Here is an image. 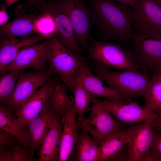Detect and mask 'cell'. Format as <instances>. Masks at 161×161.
Instances as JSON below:
<instances>
[{
    "label": "cell",
    "instance_id": "cell-27",
    "mask_svg": "<svg viewBox=\"0 0 161 161\" xmlns=\"http://www.w3.org/2000/svg\"><path fill=\"white\" fill-rule=\"evenodd\" d=\"M21 70L13 69L0 74V104L5 106L14 89Z\"/></svg>",
    "mask_w": 161,
    "mask_h": 161
},
{
    "label": "cell",
    "instance_id": "cell-32",
    "mask_svg": "<svg viewBox=\"0 0 161 161\" xmlns=\"http://www.w3.org/2000/svg\"><path fill=\"white\" fill-rule=\"evenodd\" d=\"M7 8L2 6L0 10V26L4 25L7 23L9 20V16L7 12Z\"/></svg>",
    "mask_w": 161,
    "mask_h": 161
},
{
    "label": "cell",
    "instance_id": "cell-14",
    "mask_svg": "<svg viewBox=\"0 0 161 161\" xmlns=\"http://www.w3.org/2000/svg\"><path fill=\"white\" fill-rule=\"evenodd\" d=\"M49 43V39L22 50L7 66L6 72L13 69L23 70L26 68L41 72L47 71V54Z\"/></svg>",
    "mask_w": 161,
    "mask_h": 161
},
{
    "label": "cell",
    "instance_id": "cell-22",
    "mask_svg": "<svg viewBox=\"0 0 161 161\" xmlns=\"http://www.w3.org/2000/svg\"><path fill=\"white\" fill-rule=\"evenodd\" d=\"M66 87L64 83L57 80L51 89L47 101L55 114L61 117L63 122L66 110L74 103V97L68 95Z\"/></svg>",
    "mask_w": 161,
    "mask_h": 161
},
{
    "label": "cell",
    "instance_id": "cell-4",
    "mask_svg": "<svg viewBox=\"0 0 161 161\" xmlns=\"http://www.w3.org/2000/svg\"><path fill=\"white\" fill-rule=\"evenodd\" d=\"M87 50L86 59L108 68L140 71L130 50L126 49L121 45L105 41L96 40L92 37Z\"/></svg>",
    "mask_w": 161,
    "mask_h": 161
},
{
    "label": "cell",
    "instance_id": "cell-25",
    "mask_svg": "<svg viewBox=\"0 0 161 161\" xmlns=\"http://www.w3.org/2000/svg\"><path fill=\"white\" fill-rule=\"evenodd\" d=\"M144 107L157 115L161 114V78L154 74L144 98Z\"/></svg>",
    "mask_w": 161,
    "mask_h": 161
},
{
    "label": "cell",
    "instance_id": "cell-17",
    "mask_svg": "<svg viewBox=\"0 0 161 161\" xmlns=\"http://www.w3.org/2000/svg\"><path fill=\"white\" fill-rule=\"evenodd\" d=\"M135 125L114 133L106 138L99 147V161H128L127 146Z\"/></svg>",
    "mask_w": 161,
    "mask_h": 161
},
{
    "label": "cell",
    "instance_id": "cell-29",
    "mask_svg": "<svg viewBox=\"0 0 161 161\" xmlns=\"http://www.w3.org/2000/svg\"><path fill=\"white\" fill-rule=\"evenodd\" d=\"M20 143L17 137L8 132L0 129V147L5 146L12 147Z\"/></svg>",
    "mask_w": 161,
    "mask_h": 161
},
{
    "label": "cell",
    "instance_id": "cell-11",
    "mask_svg": "<svg viewBox=\"0 0 161 161\" xmlns=\"http://www.w3.org/2000/svg\"><path fill=\"white\" fill-rule=\"evenodd\" d=\"M129 100L113 101L106 99L100 103L122 125L144 122L148 119H155L158 115L147 108Z\"/></svg>",
    "mask_w": 161,
    "mask_h": 161
},
{
    "label": "cell",
    "instance_id": "cell-2",
    "mask_svg": "<svg viewBox=\"0 0 161 161\" xmlns=\"http://www.w3.org/2000/svg\"><path fill=\"white\" fill-rule=\"evenodd\" d=\"M90 69L109 87L126 98H145L151 83L152 76L139 71L125 70L121 72L110 71L108 68L97 63Z\"/></svg>",
    "mask_w": 161,
    "mask_h": 161
},
{
    "label": "cell",
    "instance_id": "cell-10",
    "mask_svg": "<svg viewBox=\"0 0 161 161\" xmlns=\"http://www.w3.org/2000/svg\"><path fill=\"white\" fill-rule=\"evenodd\" d=\"M35 6L36 12L48 15L52 19L60 41L78 58L85 60L81 55L82 49L76 39L72 24L69 17L56 9L51 1H45Z\"/></svg>",
    "mask_w": 161,
    "mask_h": 161
},
{
    "label": "cell",
    "instance_id": "cell-35",
    "mask_svg": "<svg viewBox=\"0 0 161 161\" xmlns=\"http://www.w3.org/2000/svg\"><path fill=\"white\" fill-rule=\"evenodd\" d=\"M19 0H4L3 4L1 6L7 9ZM27 1H29L30 0H26Z\"/></svg>",
    "mask_w": 161,
    "mask_h": 161
},
{
    "label": "cell",
    "instance_id": "cell-9",
    "mask_svg": "<svg viewBox=\"0 0 161 161\" xmlns=\"http://www.w3.org/2000/svg\"><path fill=\"white\" fill-rule=\"evenodd\" d=\"M133 32L161 36V7L153 0H138L132 8Z\"/></svg>",
    "mask_w": 161,
    "mask_h": 161
},
{
    "label": "cell",
    "instance_id": "cell-26",
    "mask_svg": "<svg viewBox=\"0 0 161 161\" xmlns=\"http://www.w3.org/2000/svg\"><path fill=\"white\" fill-rule=\"evenodd\" d=\"M74 105L78 114V120H81L89 104L96 98L91 95L77 80L74 79Z\"/></svg>",
    "mask_w": 161,
    "mask_h": 161
},
{
    "label": "cell",
    "instance_id": "cell-30",
    "mask_svg": "<svg viewBox=\"0 0 161 161\" xmlns=\"http://www.w3.org/2000/svg\"><path fill=\"white\" fill-rule=\"evenodd\" d=\"M150 149L157 161H161V133L154 131V137Z\"/></svg>",
    "mask_w": 161,
    "mask_h": 161
},
{
    "label": "cell",
    "instance_id": "cell-16",
    "mask_svg": "<svg viewBox=\"0 0 161 161\" xmlns=\"http://www.w3.org/2000/svg\"><path fill=\"white\" fill-rule=\"evenodd\" d=\"M56 80L50 78L17 109L14 115L24 128L40 114L47 102L51 89Z\"/></svg>",
    "mask_w": 161,
    "mask_h": 161
},
{
    "label": "cell",
    "instance_id": "cell-19",
    "mask_svg": "<svg viewBox=\"0 0 161 161\" xmlns=\"http://www.w3.org/2000/svg\"><path fill=\"white\" fill-rule=\"evenodd\" d=\"M64 126L62 118L54 114L37 154L39 161H58Z\"/></svg>",
    "mask_w": 161,
    "mask_h": 161
},
{
    "label": "cell",
    "instance_id": "cell-36",
    "mask_svg": "<svg viewBox=\"0 0 161 161\" xmlns=\"http://www.w3.org/2000/svg\"><path fill=\"white\" fill-rule=\"evenodd\" d=\"M153 127L158 129L161 128V114L158 115L157 118L154 120Z\"/></svg>",
    "mask_w": 161,
    "mask_h": 161
},
{
    "label": "cell",
    "instance_id": "cell-31",
    "mask_svg": "<svg viewBox=\"0 0 161 161\" xmlns=\"http://www.w3.org/2000/svg\"><path fill=\"white\" fill-rule=\"evenodd\" d=\"M0 161H13L12 147L5 146L0 147Z\"/></svg>",
    "mask_w": 161,
    "mask_h": 161
},
{
    "label": "cell",
    "instance_id": "cell-8",
    "mask_svg": "<svg viewBox=\"0 0 161 161\" xmlns=\"http://www.w3.org/2000/svg\"><path fill=\"white\" fill-rule=\"evenodd\" d=\"M52 74L48 70L45 72H25L22 70L5 105L8 111L14 114L35 91L50 78Z\"/></svg>",
    "mask_w": 161,
    "mask_h": 161
},
{
    "label": "cell",
    "instance_id": "cell-15",
    "mask_svg": "<svg viewBox=\"0 0 161 161\" xmlns=\"http://www.w3.org/2000/svg\"><path fill=\"white\" fill-rule=\"evenodd\" d=\"M55 34H44L21 38L0 37V74L22 50L37 43L51 38Z\"/></svg>",
    "mask_w": 161,
    "mask_h": 161
},
{
    "label": "cell",
    "instance_id": "cell-37",
    "mask_svg": "<svg viewBox=\"0 0 161 161\" xmlns=\"http://www.w3.org/2000/svg\"><path fill=\"white\" fill-rule=\"evenodd\" d=\"M154 74L161 78V66Z\"/></svg>",
    "mask_w": 161,
    "mask_h": 161
},
{
    "label": "cell",
    "instance_id": "cell-20",
    "mask_svg": "<svg viewBox=\"0 0 161 161\" xmlns=\"http://www.w3.org/2000/svg\"><path fill=\"white\" fill-rule=\"evenodd\" d=\"M54 114L47 102L40 114L25 127L30 149L33 153L41 147Z\"/></svg>",
    "mask_w": 161,
    "mask_h": 161
},
{
    "label": "cell",
    "instance_id": "cell-33",
    "mask_svg": "<svg viewBox=\"0 0 161 161\" xmlns=\"http://www.w3.org/2000/svg\"><path fill=\"white\" fill-rule=\"evenodd\" d=\"M45 1L47 0H30L25 2L22 6L26 8H32L37 4Z\"/></svg>",
    "mask_w": 161,
    "mask_h": 161
},
{
    "label": "cell",
    "instance_id": "cell-12",
    "mask_svg": "<svg viewBox=\"0 0 161 161\" xmlns=\"http://www.w3.org/2000/svg\"><path fill=\"white\" fill-rule=\"evenodd\" d=\"M22 6H19L15 11L16 16L10 22L0 26V37H25L33 34H45L41 26L45 15L36 16L35 14L25 13Z\"/></svg>",
    "mask_w": 161,
    "mask_h": 161
},
{
    "label": "cell",
    "instance_id": "cell-6",
    "mask_svg": "<svg viewBox=\"0 0 161 161\" xmlns=\"http://www.w3.org/2000/svg\"><path fill=\"white\" fill-rule=\"evenodd\" d=\"M91 112L87 117L78 120V129L90 134L99 146L110 135L124 129L123 125L102 106L100 100L92 103Z\"/></svg>",
    "mask_w": 161,
    "mask_h": 161
},
{
    "label": "cell",
    "instance_id": "cell-13",
    "mask_svg": "<svg viewBox=\"0 0 161 161\" xmlns=\"http://www.w3.org/2000/svg\"><path fill=\"white\" fill-rule=\"evenodd\" d=\"M154 120L148 119L135 125L127 145L128 161H142L145 155L150 150L154 137Z\"/></svg>",
    "mask_w": 161,
    "mask_h": 161
},
{
    "label": "cell",
    "instance_id": "cell-1",
    "mask_svg": "<svg viewBox=\"0 0 161 161\" xmlns=\"http://www.w3.org/2000/svg\"><path fill=\"white\" fill-rule=\"evenodd\" d=\"M99 40H114L127 47L132 43V9L114 0H86Z\"/></svg>",
    "mask_w": 161,
    "mask_h": 161
},
{
    "label": "cell",
    "instance_id": "cell-3",
    "mask_svg": "<svg viewBox=\"0 0 161 161\" xmlns=\"http://www.w3.org/2000/svg\"><path fill=\"white\" fill-rule=\"evenodd\" d=\"M47 60L48 70L58 74L66 87L72 92L74 79L86 60L78 58L59 40L56 34L49 39Z\"/></svg>",
    "mask_w": 161,
    "mask_h": 161
},
{
    "label": "cell",
    "instance_id": "cell-18",
    "mask_svg": "<svg viewBox=\"0 0 161 161\" xmlns=\"http://www.w3.org/2000/svg\"><path fill=\"white\" fill-rule=\"evenodd\" d=\"M75 79L79 81L84 88L95 97H104L113 101L130 99L110 87L105 86L101 80L92 73L86 62L80 68Z\"/></svg>",
    "mask_w": 161,
    "mask_h": 161
},
{
    "label": "cell",
    "instance_id": "cell-5",
    "mask_svg": "<svg viewBox=\"0 0 161 161\" xmlns=\"http://www.w3.org/2000/svg\"><path fill=\"white\" fill-rule=\"evenodd\" d=\"M58 10L66 15L72 24L76 39L82 49H87L92 37V10L86 0H53Z\"/></svg>",
    "mask_w": 161,
    "mask_h": 161
},
{
    "label": "cell",
    "instance_id": "cell-23",
    "mask_svg": "<svg viewBox=\"0 0 161 161\" xmlns=\"http://www.w3.org/2000/svg\"><path fill=\"white\" fill-rule=\"evenodd\" d=\"M99 147L97 142L87 132L81 131L74 148L75 160L99 161Z\"/></svg>",
    "mask_w": 161,
    "mask_h": 161
},
{
    "label": "cell",
    "instance_id": "cell-34",
    "mask_svg": "<svg viewBox=\"0 0 161 161\" xmlns=\"http://www.w3.org/2000/svg\"><path fill=\"white\" fill-rule=\"evenodd\" d=\"M119 2L127 4L131 7L132 8L134 7L137 5L138 0H114Z\"/></svg>",
    "mask_w": 161,
    "mask_h": 161
},
{
    "label": "cell",
    "instance_id": "cell-28",
    "mask_svg": "<svg viewBox=\"0 0 161 161\" xmlns=\"http://www.w3.org/2000/svg\"><path fill=\"white\" fill-rule=\"evenodd\" d=\"M13 161H33L35 159L32 151L21 144L12 147Z\"/></svg>",
    "mask_w": 161,
    "mask_h": 161
},
{
    "label": "cell",
    "instance_id": "cell-38",
    "mask_svg": "<svg viewBox=\"0 0 161 161\" xmlns=\"http://www.w3.org/2000/svg\"><path fill=\"white\" fill-rule=\"evenodd\" d=\"M154 1L161 7V0H153Z\"/></svg>",
    "mask_w": 161,
    "mask_h": 161
},
{
    "label": "cell",
    "instance_id": "cell-7",
    "mask_svg": "<svg viewBox=\"0 0 161 161\" xmlns=\"http://www.w3.org/2000/svg\"><path fill=\"white\" fill-rule=\"evenodd\" d=\"M133 59L142 72L151 76L161 66V36H151L133 32Z\"/></svg>",
    "mask_w": 161,
    "mask_h": 161
},
{
    "label": "cell",
    "instance_id": "cell-21",
    "mask_svg": "<svg viewBox=\"0 0 161 161\" xmlns=\"http://www.w3.org/2000/svg\"><path fill=\"white\" fill-rule=\"evenodd\" d=\"M77 114L74 104L70 106L66 112L58 161L68 160L74 149L78 135L76 119Z\"/></svg>",
    "mask_w": 161,
    "mask_h": 161
},
{
    "label": "cell",
    "instance_id": "cell-24",
    "mask_svg": "<svg viewBox=\"0 0 161 161\" xmlns=\"http://www.w3.org/2000/svg\"><path fill=\"white\" fill-rule=\"evenodd\" d=\"M0 128L16 137L21 145L30 150L25 128L6 106L1 104H0Z\"/></svg>",
    "mask_w": 161,
    "mask_h": 161
}]
</instances>
